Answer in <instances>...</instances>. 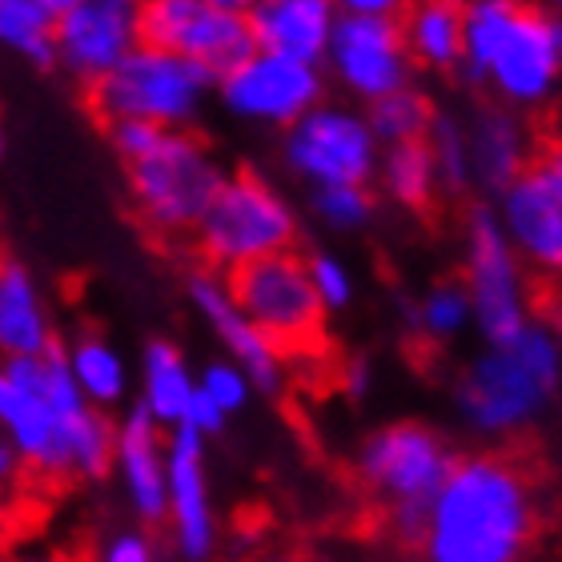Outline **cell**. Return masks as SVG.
Segmentation results:
<instances>
[{
    "label": "cell",
    "instance_id": "cell-1",
    "mask_svg": "<svg viewBox=\"0 0 562 562\" xmlns=\"http://www.w3.org/2000/svg\"><path fill=\"white\" fill-rule=\"evenodd\" d=\"M0 438L45 482H101L117 454V422L85 402L65 350L0 362Z\"/></svg>",
    "mask_w": 562,
    "mask_h": 562
},
{
    "label": "cell",
    "instance_id": "cell-2",
    "mask_svg": "<svg viewBox=\"0 0 562 562\" xmlns=\"http://www.w3.org/2000/svg\"><path fill=\"white\" fill-rule=\"evenodd\" d=\"M539 486L522 458L458 454L418 535L422 562H527L539 539Z\"/></svg>",
    "mask_w": 562,
    "mask_h": 562
},
{
    "label": "cell",
    "instance_id": "cell-3",
    "mask_svg": "<svg viewBox=\"0 0 562 562\" xmlns=\"http://www.w3.org/2000/svg\"><path fill=\"white\" fill-rule=\"evenodd\" d=\"M562 402V334L530 322L506 341H482L454 382V411L479 438H518Z\"/></svg>",
    "mask_w": 562,
    "mask_h": 562
},
{
    "label": "cell",
    "instance_id": "cell-4",
    "mask_svg": "<svg viewBox=\"0 0 562 562\" xmlns=\"http://www.w3.org/2000/svg\"><path fill=\"white\" fill-rule=\"evenodd\" d=\"M462 77L515 113L542 109L562 85V12L518 0H470Z\"/></svg>",
    "mask_w": 562,
    "mask_h": 562
},
{
    "label": "cell",
    "instance_id": "cell-5",
    "mask_svg": "<svg viewBox=\"0 0 562 562\" xmlns=\"http://www.w3.org/2000/svg\"><path fill=\"white\" fill-rule=\"evenodd\" d=\"M454 462V446L442 430H434L430 422L402 418L366 434L353 454V474L378 503L386 527L398 539L418 542L426 515L450 479Z\"/></svg>",
    "mask_w": 562,
    "mask_h": 562
},
{
    "label": "cell",
    "instance_id": "cell-6",
    "mask_svg": "<svg viewBox=\"0 0 562 562\" xmlns=\"http://www.w3.org/2000/svg\"><path fill=\"white\" fill-rule=\"evenodd\" d=\"M198 254L210 270L225 278L254 261L293 254L297 246V210L273 181L254 169H237L225 177L222 193L213 198L198 225Z\"/></svg>",
    "mask_w": 562,
    "mask_h": 562
},
{
    "label": "cell",
    "instance_id": "cell-7",
    "mask_svg": "<svg viewBox=\"0 0 562 562\" xmlns=\"http://www.w3.org/2000/svg\"><path fill=\"white\" fill-rule=\"evenodd\" d=\"M225 165L198 133H165L161 145L130 165L133 210L153 234H198L201 217L225 186Z\"/></svg>",
    "mask_w": 562,
    "mask_h": 562
},
{
    "label": "cell",
    "instance_id": "cell-8",
    "mask_svg": "<svg viewBox=\"0 0 562 562\" xmlns=\"http://www.w3.org/2000/svg\"><path fill=\"white\" fill-rule=\"evenodd\" d=\"M213 89L217 81L193 60L140 45L113 77L89 89V105L101 121H145L165 133H186Z\"/></svg>",
    "mask_w": 562,
    "mask_h": 562
},
{
    "label": "cell",
    "instance_id": "cell-9",
    "mask_svg": "<svg viewBox=\"0 0 562 562\" xmlns=\"http://www.w3.org/2000/svg\"><path fill=\"white\" fill-rule=\"evenodd\" d=\"M462 285L482 341H506L535 322L527 266L515 254L494 205H470L462 229Z\"/></svg>",
    "mask_w": 562,
    "mask_h": 562
},
{
    "label": "cell",
    "instance_id": "cell-10",
    "mask_svg": "<svg viewBox=\"0 0 562 562\" xmlns=\"http://www.w3.org/2000/svg\"><path fill=\"white\" fill-rule=\"evenodd\" d=\"M140 41L193 60L213 81L258 53L249 4L237 0H149L140 4Z\"/></svg>",
    "mask_w": 562,
    "mask_h": 562
},
{
    "label": "cell",
    "instance_id": "cell-11",
    "mask_svg": "<svg viewBox=\"0 0 562 562\" xmlns=\"http://www.w3.org/2000/svg\"><path fill=\"white\" fill-rule=\"evenodd\" d=\"M241 314L278 346L290 353H310L326 329V305L317 302L314 281L305 270L302 254H278V258L254 261L246 270L225 278Z\"/></svg>",
    "mask_w": 562,
    "mask_h": 562
},
{
    "label": "cell",
    "instance_id": "cell-12",
    "mask_svg": "<svg viewBox=\"0 0 562 562\" xmlns=\"http://www.w3.org/2000/svg\"><path fill=\"white\" fill-rule=\"evenodd\" d=\"M281 161L310 189L370 186L382 165V145L362 109L322 101L293 130H285Z\"/></svg>",
    "mask_w": 562,
    "mask_h": 562
},
{
    "label": "cell",
    "instance_id": "cell-13",
    "mask_svg": "<svg viewBox=\"0 0 562 562\" xmlns=\"http://www.w3.org/2000/svg\"><path fill=\"white\" fill-rule=\"evenodd\" d=\"M326 69L338 89L358 97L366 109L382 97L411 89L414 60L402 36V12H362L353 4H341Z\"/></svg>",
    "mask_w": 562,
    "mask_h": 562
},
{
    "label": "cell",
    "instance_id": "cell-14",
    "mask_svg": "<svg viewBox=\"0 0 562 562\" xmlns=\"http://www.w3.org/2000/svg\"><path fill=\"white\" fill-rule=\"evenodd\" d=\"M217 97L229 117L270 130H293L305 113H314L326 101V72L322 65H302L258 48L246 65H237L229 77L217 81Z\"/></svg>",
    "mask_w": 562,
    "mask_h": 562
},
{
    "label": "cell",
    "instance_id": "cell-15",
    "mask_svg": "<svg viewBox=\"0 0 562 562\" xmlns=\"http://www.w3.org/2000/svg\"><path fill=\"white\" fill-rule=\"evenodd\" d=\"M140 45L145 41L137 0H65L57 24V65L72 81L97 89Z\"/></svg>",
    "mask_w": 562,
    "mask_h": 562
},
{
    "label": "cell",
    "instance_id": "cell-16",
    "mask_svg": "<svg viewBox=\"0 0 562 562\" xmlns=\"http://www.w3.org/2000/svg\"><path fill=\"white\" fill-rule=\"evenodd\" d=\"M165 527H169V539H173V551L181 562H213L222 551V527H217V510H213L205 438L186 430V426L169 434Z\"/></svg>",
    "mask_w": 562,
    "mask_h": 562
},
{
    "label": "cell",
    "instance_id": "cell-17",
    "mask_svg": "<svg viewBox=\"0 0 562 562\" xmlns=\"http://www.w3.org/2000/svg\"><path fill=\"white\" fill-rule=\"evenodd\" d=\"M186 290L198 317L213 329V338L225 346V358L246 370L258 394H278L285 386V353L241 314V305L234 302V293H229L222 273L198 270L189 278Z\"/></svg>",
    "mask_w": 562,
    "mask_h": 562
},
{
    "label": "cell",
    "instance_id": "cell-18",
    "mask_svg": "<svg viewBox=\"0 0 562 562\" xmlns=\"http://www.w3.org/2000/svg\"><path fill=\"white\" fill-rule=\"evenodd\" d=\"M113 470L121 479L125 503L140 527L165 522L169 503V434L133 402L125 418L117 422V454Z\"/></svg>",
    "mask_w": 562,
    "mask_h": 562
},
{
    "label": "cell",
    "instance_id": "cell-19",
    "mask_svg": "<svg viewBox=\"0 0 562 562\" xmlns=\"http://www.w3.org/2000/svg\"><path fill=\"white\" fill-rule=\"evenodd\" d=\"M494 213L522 266L542 278L562 281V198L542 186L535 169H527L494 201Z\"/></svg>",
    "mask_w": 562,
    "mask_h": 562
},
{
    "label": "cell",
    "instance_id": "cell-20",
    "mask_svg": "<svg viewBox=\"0 0 562 562\" xmlns=\"http://www.w3.org/2000/svg\"><path fill=\"white\" fill-rule=\"evenodd\" d=\"M467 140L474 186L494 198H503L539 157L527 117L506 105H494V101L474 109V117L467 121Z\"/></svg>",
    "mask_w": 562,
    "mask_h": 562
},
{
    "label": "cell",
    "instance_id": "cell-21",
    "mask_svg": "<svg viewBox=\"0 0 562 562\" xmlns=\"http://www.w3.org/2000/svg\"><path fill=\"white\" fill-rule=\"evenodd\" d=\"M249 24L261 53L302 60V65H326L338 4L329 0H258L249 4Z\"/></svg>",
    "mask_w": 562,
    "mask_h": 562
},
{
    "label": "cell",
    "instance_id": "cell-22",
    "mask_svg": "<svg viewBox=\"0 0 562 562\" xmlns=\"http://www.w3.org/2000/svg\"><path fill=\"white\" fill-rule=\"evenodd\" d=\"M48 297L24 261H0V362H24L57 350Z\"/></svg>",
    "mask_w": 562,
    "mask_h": 562
},
{
    "label": "cell",
    "instance_id": "cell-23",
    "mask_svg": "<svg viewBox=\"0 0 562 562\" xmlns=\"http://www.w3.org/2000/svg\"><path fill=\"white\" fill-rule=\"evenodd\" d=\"M198 398V374L189 370L181 346L169 338H153L140 350V398L137 406L149 414L165 434L181 430Z\"/></svg>",
    "mask_w": 562,
    "mask_h": 562
},
{
    "label": "cell",
    "instance_id": "cell-24",
    "mask_svg": "<svg viewBox=\"0 0 562 562\" xmlns=\"http://www.w3.org/2000/svg\"><path fill=\"white\" fill-rule=\"evenodd\" d=\"M402 36L414 69L450 72L462 69L467 53V4L454 0H418L402 9Z\"/></svg>",
    "mask_w": 562,
    "mask_h": 562
},
{
    "label": "cell",
    "instance_id": "cell-25",
    "mask_svg": "<svg viewBox=\"0 0 562 562\" xmlns=\"http://www.w3.org/2000/svg\"><path fill=\"white\" fill-rule=\"evenodd\" d=\"M60 350H65V366H69L72 382H77V390L85 394L89 406H97V411H117V406H125V398H130L133 390V370L125 362V353L105 334L81 329Z\"/></svg>",
    "mask_w": 562,
    "mask_h": 562
},
{
    "label": "cell",
    "instance_id": "cell-26",
    "mask_svg": "<svg viewBox=\"0 0 562 562\" xmlns=\"http://www.w3.org/2000/svg\"><path fill=\"white\" fill-rule=\"evenodd\" d=\"M60 12L65 0H0V48L36 69H53Z\"/></svg>",
    "mask_w": 562,
    "mask_h": 562
},
{
    "label": "cell",
    "instance_id": "cell-27",
    "mask_svg": "<svg viewBox=\"0 0 562 562\" xmlns=\"http://www.w3.org/2000/svg\"><path fill=\"white\" fill-rule=\"evenodd\" d=\"M378 181H382V193H386L394 205H402V210H426V205L442 193L438 165H434V153L426 140L398 145V149H382Z\"/></svg>",
    "mask_w": 562,
    "mask_h": 562
},
{
    "label": "cell",
    "instance_id": "cell-28",
    "mask_svg": "<svg viewBox=\"0 0 562 562\" xmlns=\"http://www.w3.org/2000/svg\"><path fill=\"white\" fill-rule=\"evenodd\" d=\"M406 317L414 334L430 346H450L467 329H474V305L462 281H434L430 290L418 293V302H411Z\"/></svg>",
    "mask_w": 562,
    "mask_h": 562
},
{
    "label": "cell",
    "instance_id": "cell-29",
    "mask_svg": "<svg viewBox=\"0 0 562 562\" xmlns=\"http://www.w3.org/2000/svg\"><path fill=\"white\" fill-rule=\"evenodd\" d=\"M434 105L430 97L418 93V89H402L394 97H382L374 105L366 109V121L374 130L378 145L382 149H398V145H414V140H426L434 130Z\"/></svg>",
    "mask_w": 562,
    "mask_h": 562
},
{
    "label": "cell",
    "instance_id": "cell-30",
    "mask_svg": "<svg viewBox=\"0 0 562 562\" xmlns=\"http://www.w3.org/2000/svg\"><path fill=\"white\" fill-rule=\"evenodd\" d=\"M426 145H430L434 165H438V181H442V193H467V189H474L467 121L450 117V113H438V117H434L430 137H426Z\"/></svg>",
    "mask_w": 562,
    "mask_h": 562
},
{
    "label": "cell",
    "instance_id": "cell-31",
    "mask_svg": "<svg viewBox=\"0 0 562 562\" xmlns=\"http://www.w3.org/2000/svg\"><path fill=\"white\" fill-rule=\"evenodd\" d=\"M310 210L334 234H358L374 222L378 201L370 186H326L310 189Z\"/></svg>",
    "mask_w": 562,
    "mask_h": 562
},
{
    "label": "cell",
    "instance_id": "cell-32",
    "mask_svg": "<svg viewBox=\"0 0 562 562\" xmlns=\"http://www.w3.org/2000/svg\"><path fill=\"white\" fill-rule=\"evenodd\" d=\"M198 394L201 398H210L225 418H234V414L246 411L249 398H254L258 390H254L249 374L237 362H229V358H213V362H205L198 370Z\"/></svg>",
    "mask_w": 562,
    "mask_h": 562
},
{
    "label": "cell",
    "instance_id": "cell-33",
    "mask_svg": "<svg viewBox=\"0 0 562 562\" xmlns=\"http://www.w3.org/2000/svg\"><path fill=\"white\" fill-rule=\"evenodd\" d=\"M305 270H310L314 293H317V302L326 305V314L350 310L353 293H358V281H353V270L338 258V254L314 249V254H305Z\"/></svg>",
    "mask_w": 562,
    "mask_h": 562
},
{
    "label": "cell",
    "instance_id": "cell-34",
    "mask_svg": "<svg viewBox=\"0 0 562 562\" xmlns=\"http://www.w3.org/2000/svg\"><path fill=\"white\" fill-rule=\"evenodd\" d=\"M105 137L113 145V153L125 161V169H130V165H137L140 157H149L161 145L165 130L145 125V121H105Z\"/></svg>",
    "mask_w": 562,
    "mask_h": 562
},
{
    "label": "cell",
    "instance_id": "cell-35",
    "mask_svg": "<svg viewBox=\"0 0 562 562\" xmlns=\"http://www.w3.org/2000/svg\"><path fill=\"white\" fill-rule=\"evenodd\" d=\"M93 562H161V554L145 527H121L101 539Z\"/></svg>",
    "mask_w": 562,
    "mask_h": 562
},
{
    "label": "cell",
    "instance_id": "cell-36",
    "mask_svg": "<svg viewBox=\"0 0 562 562\" xmlns=\"http://www.w3.org/2000/svg\"><path fill=\"white\" fill-rule=\"evenodd\" d=\"M530 169L542 177V186L554 189V193L562 198V140H554V145L539 149V157H535V165H530Z\"/></svg>",
    "mask_w": 562,
    "mask_h": 562
},
{
    "label": "cell",
    "instance_id": "cell-37",
    "mask_svg": "<svg viewBox=\"0 0 562 562\" xmlns=\"http://www.w3.org/2000/svg\"><path fill=\"white\" fill-rule=\"evenodd\" d=\"M21 470L24 467H21V458H16V450H12V446L0 438V491H9Z\"/></svg>",
    "mask_w": 562,
    "mask_h": 562
},
{
    "label": "cell",
    "instance_id": "cell-38",
    "mask_svg": "<svg viewBox=\"0 0 562 562\" xmlns=\"http://www.w3.org/2000/svg\"><path fill=\"white\" fill-rule=\"evenodd\" d=\"M346 390H350L353 398H362L366 390H370V366L358 358V362H346Z\"/></svg>",
    "mask_w": 562,
    "mask_h": 562
},
{
    "label": "cell",
    "instance_id": "cell-39",
    "mask_svg": "<svg viewBox=\"0 0 562 562\" xmlns=\"http://www.w3.org/2000/svg\"><path fill=\"white\" fill-rule=\"evenodd\" d=\"M258 562H334V559H314V554H302V551H273V554H261Z\"/></svg>",
    "mask_w": 562,
    "mask_h": 562
},
{
    "label": "cell",
    "instance_id": "cell-40",
    "mask_svg": "<svg viewBox=\"0 0 562 562\" xmlns=\"http://www.w3.org/2000/svg\"><path fill=\"white\" fill-rule=\"evenodd\" d=\"M16 562H77V559H69V554H24V559H16Z\"/></svg>",
    "mask_w": 562,
    "mask_h": 562
},
{
    "label": "cell",
    "instance_id": "cell-41",
    "mask_svg": "<svg viewBox=\"0 0 562 562\" xmlns=\"http://www.w3.org/2000/svg\"><path fill=\"white\" fill-rule=\"evenodd\" d=\"M4 153H9V130H4V117H0V161H4Z\"/></svg>",
    "mask_w": 562,
    "mask_h": 562
},
{
    "label": "cell",
    "instance_id": "cell-42",
    "mask_svg": "<svg viewBox=\"0 0 562 562\" xmlns=\"http://www.w3.org/2000/svg\"><path fill=\"white\" fill-rule=\"evenodd\" d=\"M559 12H562V4H559Z\"/></svg>",
    "mask_w": 562,
    "mask_h": 562
},
{
    "label": "cell",
    "instance_id": "cell-43",
    "mask_svg": "<svg viewBox=\"0 0 562 562\" xmlns=\"http://www.w3.org/2000/svg\"><path fill=\"white\" fill-rule=\"evenodd\" d=\"M0 261H4V258H0Z\"/></svg>",
    "mask_w": 562,
    "mask_h": 562
}]
</instances>
